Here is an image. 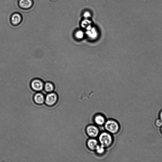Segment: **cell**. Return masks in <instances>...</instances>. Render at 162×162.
<instances>
[{
	"mask_svg": "<svg viewBox=\"0 0 162 162\" xmlns=\"http://www.w3.org/2000/svg\"><path fill=\"white\" fill-rule=\"evenodd\" d=\"M161 128V129H160V131H161V134H162V126Z\"/></svg>",
	"mask_w": 162,
	"mask_h": 162,
	"instance_id": "obj_16",
	"label": "cell"
},
{
	"mask_svg": "<svg viewBox=\"0 0 162 162\" xmlns=\"http://www.w3.org/2000/svg\"><path fill=\"white\" fill-rule=\"evenodd\" d=\"M93 120L96 125L98 126L104 125L106 121L105 116L102 114H99L95 115Z\"/></svg>",
	"mask_w": 162,
	"mask_h": 162,
	"instance_id": "obj_8",
	"label": "cell"
},
{
	"mask_svg": "<svg viewBox=\"0 0 162 162\" xmlns=\"http://www.w3.org/2000/svg\"><path fill=\"white\" fill-rule=\"evenodd\" d=\"M154 123L157 127L161 128L162 126V120L160 118L157 119Z\"/></svg>",
	"mask_w": 162,
	"mask_h": 162,
	"instance_id": "obj_13",
	"label": "cell"
},
{
	"mask_svg": "<svg viewBox=\"0 0 162 162\" xmlns=\"http://www.w3.org/2000/svg\"><path fill=\"white\" fill-rule=\"evenodd\" d=\"M76 37L78 39H81L83 37L84 34L82 31H78L76 34Z\"/></svg>",
	"mask_w": 162,
	"mask_h": 162,
	"instance_id": "obj_14",
	"label": "cell"
},
{
	"mask_svg": "<svg viewBox=\"0 0 162 162\" xmlns=\"http://www.w3.org/2000/svg\"><path fill=\"white\" fill-rule=\"evenodd\" d=\"M19 4L21 8L27 9L31 8L33 5V2L32 0H20Z\"/></svg>",
	"mask_w": 162,
	"mask_h": 162,
	"instance_id": "obj_11",
	"label": "cell"
},
{
	"mask_svg": "<svg viewBox=\"0 0 162 162\" xmlns=\"http://www.w3.org/2000/svg\"><path fill=\"white\" fill-rule=\"evenodd\" d=\"M45 96L44 93L42 92H36L33 97V100L35 104L41 105L45 102Z\"/></svg>",
	"mask_w": 162,
	"mask_h": 162,
	"instance_id": "obj_6",
	"label": "cell"
},
{
	"mask_svg": "<svg viewBox=\"0 0 162 162\" xmlns=\"http://www.w3.org/2000/svg\"><path fill=\"white\" fill-rule=\"evenodd\" d=\"M104 126L106 131L112 135L117 134L120 129V124L118 121L113 119L106 120Z\"/></svg>",
	"mask_w": 162,
	"mask_h": 162,
	"instance_id": "obj_2",
	"label": "cell"
},
{
	"mask_svg": "<svg viewBox=\"0 0 162 162\" xmlns=\"http://www.w3.org/2000/svg\"><path fill=\"white\" fill-rule=\"evenodd\" d=\"M159 118L162 120V110L161 111L159 114Z\"/></svg>",
	"mask_w": 162,
	"mask_h": 162,
	"instance_id": "obj_15",
	"label": "cell"
},
{
	"mask_svg": "<svg viewBox=\"0 0 162 162\" xmlns=\"http://www.w3.org/2000/svg\"><path fill=\"white\" fill-rule=\"evenodd\" d=\"M106 148L102 145H99L97 147L95 150L96 153L100 155L104 154L105 152Z\"/></svg>",
	"mask_w": 162,
	"mask_h": 162,
	"instance_id": "obj_12",
	"label": "cell"
},
{
	"mask_svg": "<svg viewBox=\"0 0 162 162\" xmlns=\"http://www.w3.org/2000/svg\"><path fill=\"white\" fill-rule=\"evenodd\" d=\"M22 21V17L19 13H15L12 15L11 22L12 24L14 26H17L21 23Z\"/></svg>",
	"mask_w": 162,
	"mask_h": 162,
	"instance_id": "obj_10",
	"label": "cell"
},
{
	"mask_svg": "<svg viewBox=\"0 0 162 162\" xmlns=\"http://www.w3.org/2000/svg\"><path fill=\"white\" fill-rule=\"evenodd\" d=\"M86 134L90 138H95L99 134V130L97 125H89L86 127Z\"/></svg>",
	"mask_w": 162,
	"mask_h": 162,
	"instance_id": "obj_5",
	"label": "cell"
},
{
	"mask_svg": "<svg viewBox=\"0 0 162 162\" xmlns=\"http://www.w3.org/2000/svg\"><path fill=\"white\" fill-rule=\"evenodd\" d=\"M58 100V95L54 92L47 93L45 97V103L47 105L49 106H54Z\"/></svg>",
	"mask_w": 162,
	"mask_h": 162,
	"instance_id": "obj_3",
	"label": "cell"
},
{
	"mask_svg": "<svg viewBox=\"0 0 162 162\" xmlns=\"http://www.w3.org/2000/svg\"><path fill=\"white\" fill-rule=\"evenodd\" d=\"M55 89V85L51 82L47 81L44 82V90L46 93L54 92Z\"/></svg>",
	"mask_w": 162,
	"mask_h": 162,
	"instance_id": "obj_9",
	"label": "cell"
},
{
	"mask_svg": "<svg viewBox=\"0 0 162 162\" xmlns=\"http://www.w3.org/2000/svg\"><path fill=\"white\" fill-rule=\"evenodd\" d=\"M98 141L100 145L107 149L112 145L113 138L112 134L107 131L103 132L99 134Z\"/></svg>",
	"mask_w": 162,
	"mask_h": 162,
	"instance_id": "obj_1",
	"label": "cell"
},
{
	"mask_svg": "<svg viewBox=\"0 0 162 162\" xmlns=\"http://www.w3.org/2000/svg\"><path fill=\"white\" fill-rule=\"evenodd\" d=\"M99 145L98 140L95 138H90L88 140L86 145L88 148L92 151H95L97 146Z\"/></svg>",
	"mask_w": 162,
	"mask_h": 162,
	"instance_id": "obj_7",
	"label": "cell"
},
{
	"mask_svg": "<svg viewBox=\"0 0 162 162\" xmlns=\"http://www.w3.org/2000/svg\"><path fill=\"white\" fill-rule=\"evenodd\" d=\"M44 82L41 79L35 78L31 82V87L35 92H42L44 89Z\"/></svg>",
	"mask_w": 162,
	"mask_h": 162,
	"instance_id": "obj_4",
	"label": "cell"
}]
</instances>
